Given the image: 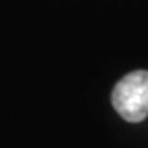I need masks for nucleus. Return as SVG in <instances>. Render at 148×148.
Masks as SVG:
<instances>
[{
  "label": "nucleus",
  "instance_id": "1",
  "mask_svg": "<svg viewBox=\"0 0 148 148\" xmlns=\"http://www.w3.org/2000/svg\"><path fill=\"white\" fill-rule=\"evenodd\" d=\"M112 104L127 122H142L148 117V71L138 69L117 82Z\"/></svg>",
  "mask_w": 148,
  "mask_h": 148
}]
</instances>
